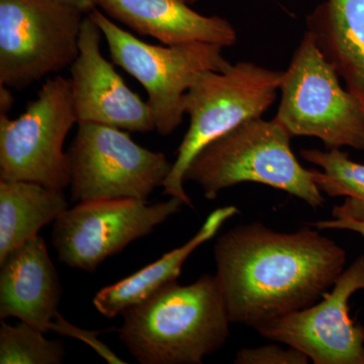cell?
<instances>
[{"instance_id": "1", "label": "cell", "mask_w": 364, "mask_h": 364, "mask_svg": "<svg viewBox=\"0 0 364 364\" xmlns=\"http://www.w3.org/2000/svg\"><path fill=\"white\" fill-rule=\"evenodd\" d=\"M279 232L259 222L217 239L215 279L232 324L254 330L317 303L346 265V251L320 230Z\"/></svg>"}, {"instance_id": "2", "label": "cell", "mask_w": 364, "mask_h": 364, "mask_svg": "<svg viewBox=\"0 0 364 364\" xmlns=\"http://www.w3.org/2000/svg\"><path fill=\"white\" fill-rule=\"evenodd\" d=\"M122 316L119 338L141 364H202L231 335L215 275L172 282Z\"/></svg>"}, {"instance_id": "3", "label": "cell", "mask_w": 364, "mask_h": 364, "mask_svg": "<svg viewBox=\"0 0 364 364\" xmlns=\"http://www.w3.org/2000/svg\"><path fill=\"white\" fill-rule=\"evenodd\" d=\"M293 136L274 119H249L205 145L191 162L184 181L202 188L213 200L225 189L253 182L286 191L311 208H322L325 198L294 156Z\"/></svg>"}, {"instance_id": "4", "label": "cell", "mask_w": 364, "mask_h": 364, "mask_svg": "<svg viewBox=\"0 0 364 364\" xmlns=\"http://www.w3.org/2000/svg\"><path fill=\"white\" fill-rule=\"evenodd\" d=\"M282 75V71L240 61L226 71L207 70L196 76L182 100L189 127L163 183V195L179 198L186 207L193 208L184 189L189 164L215 139L244 122L262 117L277 100Z\"/></svg>"}, {"instance_id": "5", "label": "cell", "mask_w": 364, "mask_h": 364, "mask_svg": "<svg viewBox=\"0 0 364 364\" xmlns=\"http://www.w3.org/2000/svg\"><path fill=\"white\" fill-rule=\"evenodd\" d=\"M335 67L308 31L282 71L280 104L274 119L291 136H315L326 150L364 151V111L342 87Z\"/></svg>"}, {"instance_id": "6", "label": "cell", "mask_w": 364, "mask_h": 364, "mask_svg": "<svg viewBox=\"0 0 364 364\" xmlns=\"http://www.w3.org/2000/svg\"><path fill=\"white\" fill-rule=\"evenodd\" d=\"M107 40L112 63L139 81L147 92L155 130L168 136L181 126L184 93L203 71L224 72L232 64L219 45L188 43L154 46L139 40L97 9L88 14Z\"/></svg>"}, {"instance_id": "7", "label": "cell", "mask_w": 364, "mask_h": 364, "mask_svg": "<svg viewBox=\"0 0 364 364\" xmlns=\"http://www.w3.org/2000/svg\"><path fill=\"white\" fill-rule=\"evenodd\" d=\"M76 124L70 79H47L20 117L0 114V181L68 188L70 167L64 143Z\"/></svg>"}, {"instance_id": "8", "label": "cell", "mask_w": 364, "mask_h": 364, "mask_svg": "<svg viewBox=\"0 0 364 364\" xmlns=\"http://www.w3.org/2000/svg\"><path fill=\"white\" fill-rule=\"evenodd\" d=\"M83 16L55 0H0V85L23 90L71 67Z\"/></svg>"}, {"instance_id": "9", "label": "cell", "mask_w": 364, "mask_h": 364, "mask_svg": "<svg viewBox=\"0 0 364 364\" xmlns=\"http://www.w3.org/2000/svg\"><path fill=\"white\" fill-rule=\"evenodd\" d=\"M77 124L67 151L75 202L114 198L147 202L171 172L173 163L166 155L139 145L128 132L102 124Z\"/></svg>"}, {"instance_id": "10", "label": "cell", "mask_w": 364, "mask_h": 364, "mask_svg": "<svg viewBox=\"0 0 364 364\" xmlns=\"http://www.w3.org/2000/svg\"><path fill=\"white\" fill-rule=\"evenodd\" d=\"M183 205L172 196L154 205L133 198L80 202L54 222L52 243L67 267L95 272L105 259L178 214Z\"/></svg>"}, {"instance_id": "11", "label": "cell", "mask_w": 364, "mask_h": 364, "mask_svg": "<svg viewBox=\"0 0 364 364\" xmlns=\"http://www.w3.org/2000/svg\"><path fill=\"white\" fill-rule=\"evenodd\" d=\"M359 291H364V255L345 268L317 303L256 331L299 349L315 364H364V327L349 315V301Z\"/></svg>"}, {"instance_id": "12", "label": "cell", "mask_w": 364, "mask_h": 364, "mask_svg": "<svg viewBox=\"0 0 364 364\" xmlns=\"http://www.w3.org/2000/svg\"><path fill=\"white\" fill-rule=\"evenodd\" d=\"M102 32L85 16L79 55L72 64L71 85L78 123L116 127L134 133H149L155 123L147 102L129 87L100 51Z\"/></svg>"}, {"instance_id": "13", "label": "cell", "mask_w": 364, "mask_h": 364, "mask_svg": "<svg viewBox=\"0 0 364 364\" xmlns=\"http://www.w3.org/2000/svg\"><path fill=\"white\" fill-rule=\"evenodd\" d=\"M0 267V318H16L49 332L62 286L44 239L38 235L14 248Z\"/></svg>"}, {"instance_id": "14", "label": "cell", "mask_w": 364, "mask_h": 364, "mask_svg": "<svg viewBox=\"0 0 364 364\" xmlns=\"http://www.w3.org/2000/svg\"><path fill=\"white\" fill-rule=\"evenodd\" d=\"M95 1L109 18L165 46L200 42L226 48L238 41L236 30L229 21L196 13L186 0Z\"/></svg>"}, {"instance_id": "15", "label": "cell", "mask_w": 364, "mask_h": 364, "mask_svg": "<svg viewBox=\"0 0 364 364\" xmlns=\"http://www.w3.org/2000/svg\"><path fill=\"white\" fill-rule=\"evenodd\" d=\"M306 31L364 111V0H326L309 14Z\"/></svg>"}, {"instance_id": "16", "label": "cell", "mask_w": 364, "mask_h": 364, "mask_svg": "<svg viewBox=\"0 0 364 364\" xmlns=\"http://www.w3.org/2000/svg\"><path fill=\"white\" fill-rule=\"evenodd\" d=\"M238 213V208L235 205H226L210 213L200 229L186 244L165 253L160 259L130 277L100 289L93 299L95 309L105 317L114 318L127 309L142 303L163 287L177 282L189 256L203 243L214 238L224 223Z\"/></svg>"}, {"instance_id": "17", "label": "cell", "mask_w": 364, "mask_h": 364, "mask_svg": "<svg viewBox=\"0 0 364 364\" xmlns=\"http://www.w3.org/2000/svg\"><path fill=\"white\" fill-rule=\"evenodd\" d=\"M68 208L63 191L33 182L0 181V260Z\"/></svg>"}, {"instance_id": "18", "label": "cell", "mask_w": 364, "mask_h": 364, "mask_svg": "<svg viewBox=\"0 0 364 364\" xmlns=\"http://www.w3.org/2000/svg\"><path fill=\"white\" fill-rule=\"evenodd\" d=\"M301 158L320 167L312 169L321 193L330 198H345L332 210L334 219L364 222V164L353 161L341 149H301Z\"/></svg>"}, {"instance_id": "19", "label": "cell", "mask_w": 364, "mask_h": 364, "mask_svg": "<svg viewBox=\"0 0 364 364\" xmlns=\"http://www.w3.org/2000/svg\"><path fill=\"white\" fill-rule=\"evenodd\" d=\"M32 325L11 326L1 320L0 364H61L66 350L61 340H49Z\"/></svg>"}, {"instance_id": "20", "label": "cell", "mask_w": 364, "mask_h": 364, "mask_svg": "<svg viewBox=\"0 0 364 364\" xmlns=\"http://www.w3.org/2000/svg\"><path fill=\"white\" fill-rule=\"evenodd\" d=\"M310 358L299 349L270 344L254 348H243L235 356V364H308Z\"/></svg>"}, {"instance_id": "21", "label": "cell", "mask_w": 364, "mask_h": 364, "mask_svg": "<svg viewBox=\"0 0 364 364\" xmlns=\"http://www.w3.org/2000/svg\"><path fill=\"white\" fill-rule=\"evenodd\" d=\"M50 331L63 335V336L80 340L83 343L90 346L93 350L100 354V358L105 359L109 363H127L123 359L119 358L107 345H105L104 342L98 339V335L104 332L112 331V330L90 331V330L82 329V328H79L77 326L69 323L61 314L58 313L56 317H55L54 321H53L51 326H50Z\"/></svg>"}, {"instance_id": "22", "label": "cell", "mask_w": 364, "mask_h": 364, "mask_svg": "<svg viewBox=\"0 0 364 364\" xmlns=\"http://www.w3.org/2000/svg\"><path fill=\"white\" fill-rule=\"evenodd\" d=\"M310 226L318 230H341V231H351L358 233L364 238V222L354 221L350 219L323 220L311 223Z\"/></svg>"}, {"instance_id": "23", "label": "cell", "mask_w": 364, "mask_h": 364, "mask_svg": "<svg viewBox=\"0 0 364 364\" xmlns=\"http://www.w3.org/2000/svg\"><path fill=\"white\" fill-rule=\"evenodd\" d=\"M55 1L75 7V9H80L85 14H90L97 7L95 0H55Z\"/></svg>"}, {"instance_id": "24", "label": "cell", "mask_w": 364, "mask_h": 364, "mask_svg": "<svg viewBox=\"0 0 364 364\" xmlns=\"http://www.w3.org/2000/svg\"><path fill=\"white\" fill-rule=\"evenodd\" d=\"M6 86L0 85V114H7L9 109L13 107V93L7 90Z\"/></svg>"}, {"instance_id": "25", "label": "cell", "mask_w": 364, "mask_h": 364, "mask_svg": "<svg viewBox=\"0 0 364 364\" xmlns=\"http://www.w3.org/2000/svg\"><path fill=\"white\" fill-rule=\"evenodd\" d=\"M186 2H188V4H195L196 2L198 1V0H186Z\"/></svg>"}]
</instances>
